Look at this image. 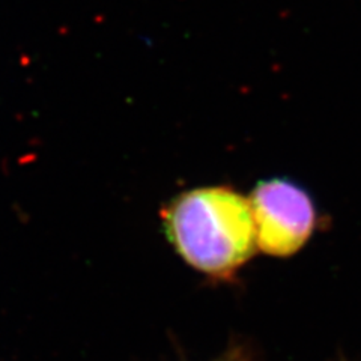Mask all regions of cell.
<instances>
[{
	"label": "cell",
	"instance_id": "6da1fadb",
	"mask_svg": "<svg viewBox=\"0 0 361 361\" xmlns=\"http://www.w3.org/2000/svg\"><path fill=\"white\" fill-rule=\"evenodd\" d=\"M163 223L180 257L211 277H229L257 248L250 202L229 187L178 195L164 209Z\"/></svg>",
	"mask_w": 361,
	"mask_h": 361
},
{
	"label": "cell",
	"instance_id": "7a4b0ae2",
	"mask_svg": "<svg viewBox=\"0 0 361 361\" xmlns=\"http://www.w3.org/2000/svg\"><path fill=\"white\" fill-rule=\"evenodd\" d=\"M257 247L271 256L286 257L309 241L316 209L306 190L288 179L261 180L248 199Z\"/></svg>",
	"mask_w": 361,
	"mask_h": 361
}]
</instances>
